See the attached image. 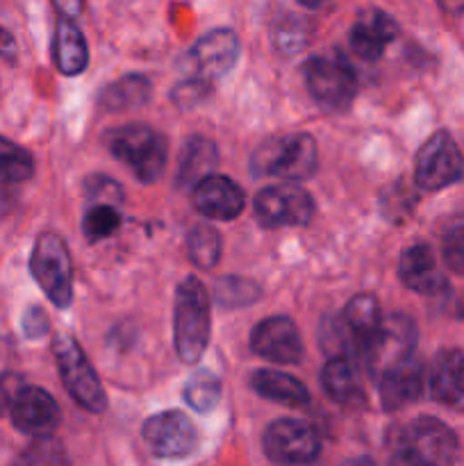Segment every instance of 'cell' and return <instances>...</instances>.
Returning <instances> with one entry per match:
<instances>
[{
    "label": "cell",
    "instance_id": "cell-1",
    "mask_svg": "<svg viewBox=\"0 0 464 466\" xmlns=\"http://www.w3.org/2000/svg\"><path fill=\"white\" fill-rule=\"evenodd\" d=\"M209 294L196 276L185 278L176 291L173 344L185 364H198L209 344Z\"/></svg>",
    "mask_w": 464,
    "mask_h": 466
},
{
    "label": "cell",
    "instance_id": "cell-2",
    "mask_svg": "<svg viewBox=\"0 0 464 466\" xmlns=\"http://www.w3.org/2000/svg\"><path fill=\"white\" fill-rule=\"evenodd\" d=\"M250 168L255 176L280 177V180L298 185L317 173V141L303 132L264 141L250 157Z\"/></svg>",
    "mask_w": 464,
    "mask_h": 466
},
{
    "label": "cell",
    "instance_id": "cell-3",
    "mask_svg": "<svg viewBox=\"0 0 464 466\" xmlns=\"http://www.w3.org/2000/svg\"><path fill=\"white\" fill-rule=\"evenodd\" d=\"M105 146L146 185L157 180L166 167V139L153 127L141 126V123H130V126L109 130L105 135Z\"/></svg>",
    "mask_w": 464,
    "mask_h": 466
},
{
    "label": "cell",
    "instance_id": "cell-4",
    "mask_svg": "<svg viewBox=\"0 0 464 466\" xmlns=\"http://www.w3.org/2000/svg\"><path fill=\"white\" fill-rule=\"evenodd\" d=\"M303 80L318 107L344 112L358 96V77L341 55H314L303 64Z\"/></svg>",
    "mask_w": 464,
    "mask_h": 466
},
{
    "label": "cell",
    "instance_id": "cell-5",
    "mask_svg": "<svg viewBox=\"0 0 464 466\" xmlns=\"http://www.w3.org/2000/svg\"><path fill=\"white\" fill-rule=\"evenodd\" d=\"M30 273L48 300L57 308L73 303V262L62 237L44 232L30 255Z\"/></svg>",
    "mask_w": 464,
    "mask_h": 466
},
{
    "label": "cell",
    "instance_id": "cell-6",
    "mask_svg": "<svg viewBox=\"0 0 464 466\" xmlns=\"http://www.w3.org/2000/svg\"><path fill=\"white\" fill-rule=\"evenodd\" d=\"M53 353L64 387L73 400L89 412H103L107 408V394L80 344L71 335H57L53 341Z\"/></svg>",
    "mask_w": 464,
    "mask_h": 466
},
{
    "label": "cell",
    "instance_id": "cell-7",
    "mask_svg": "<svg viewBox=\"0 0 464 466\" xmlns=\"http://www.w3.org/2000/svg\"><path fill=\"white\" fill-rule=\"evenodd\" d=\"M426 466H453L458 460V437L435 417H419L396 437V449Z\"/></svg>",
    "mask_w": 464,
    "mask_h": 466
},
{
    "label": "cell",
    "instance_id": "cell-8",
    "mask_svg": "<svg viewBox=\"0 0 464 466\" xmlns=\"http://www.w3.org/2000/svg\"><path fill=\"white\" fill-rule=\"evenodd\" d=\"M414 349H417V328L412 319L405 314H391L382 317L380 328L367 341L362 355L368 364V371L380 378L382 373L412 358Z\"/></svg>",
    "mask_w": 464,
    "mask_h": 466
},
{
    "label": "cell",
    "instance_id": "cell-9",
    "mask_svg": "<svg viewBox=\"0 0 464 466\" xmlns=\"http://www.w3.org/2000/svg\"><path fill=\"white\" fill-rule=\"evenodd\" d=\"M464 177V157L449 132L439 130L421 146L414 162V182L423 191H439Z\"/></svg>",
    "mask_w": 464,
    "mask_h": 466
},
{
    "label": "cell",
    "instance_id": "cell-10",
    "mask_svg": "<svg viewBox=\"0 0 464 466\" xmlns=\"http://www.w3.org/2000/svg\"><path fill=\"white\" fill-rule=\"evenodd\" d=\"M255 214L268 228L305 226L314 217V200L305 187L277 182L255 196Z\"/></svg>",
    "mask_w": 464,
    "mask_h": 466
},
{
    "label": "cell",
    "instance_id": "cell-11",
    "mask_svg": "<svg viewBox=\"0 0 464 466\" xmlns=\"http://www.w3.org/2000/svg\"><path fill=\"white\" fill-rule=\"evenodd\" d=\"M264 453L277 464H312L321 453V440L309 423L277 419L264 432Z\"/></svg>",
    "mask_w": 464,
    "mask_h": 466
},
{
    "label": "cell",
    "instance_id": "cell-12",
    "mask_svg": "<svg viewBox=\"0 0 464 466\" xmlns=\"http://www.w3.org/2000/svg\"><path fill=\"white\" fill-rule=\"evenodd\" d=\"M141 437L155 458L166 460L187 458L198 444V432L194 423L176 410L153 414L141 428Z\"/></svg>",
    "mask_w": 464,
    "mask_h": 466
},
{
    "label": "cell",
    "instance_id": "cell-13",
    "mask_svg": "<svg viewBox=\"0 0 464 466\" xmlns=\"http://www.w3.org/2000/svg\"><path fill=\"white\" fill-rule=\"evenodd\" d=\"M250 349L273 364H298L305 355L298 326L287 317H268L250 332Z\"/></svg>",
    "mask_w": 464,
    "mask_h": 466
},
{
    "label": "cell",
    "instance_id": "cell-14",
    "mask_svg": "<svg viewBox=\"0 0 464 466\" xmlns=\"http://www.w3.org/2000/svg\"><path fill=\"white\" fill-rule=\"evenodd\" d=\"M9 414L18 432L36 437V440L53 435V431L62 421V410L57 400L39 387H23L14 399Z\"/></svg>",
    "mask_w": 464,
    "mask_h": 466
},
{
    "label": "cell",
    "instance_id": "cell-15",
    "mask_svg": "<svg viewBox=\"0 0 464 466\" xmlns=\"http://www.w3.org/2000/svg\"><path fill=\"white\" fill-rule=\"evenodd\" d=\"M241 53L239 36L232 30H212L205 36H200L191 48L189 57L194 62L196 77L205 82L218 80L226 76L232 66L237 64Z\"/></svg>",
    "mask_w": 464,
    "mask_h": 466
},
{
    "label": "cell",
    "instance_id": "cell-16",
    "mask_svg": "<svg viewBox=\"0 0 464 466\" xmlns=\"http://www.w3.org/2000/svg\"><path fill=\"white\" fill-rule=\"evenodd\" d=\"M194 208L207 218L232 221L246 209V194L230 177L207 176L194 187Z\"/></svg>",
    "mask_w": 464,
    "mask_h": 466
},
{
    "label": "cell",
    "instance_id": "cell-17",
    "mask_svg": "<svg viewBox=\"0 0 464 466\" xmlns=\"http://www.w3.org/2000/svg\"><path fill=\"white\" fill-rule=\"evenodd\" d=\"M396 35H398V25L389 14L376 7L364 9L350 27V48L358 57L376 62L382 57L387 46L396 39Z\"/></svg>",
    "mask_w": 464,
    "mask_h": 466
},
{
    "label": "cell",
    "instance_id": "cell-18",
    "mask_svg": "<svg viewBox=\"0 0 464 466\" xmlns=\"http://www.w3.org/2000/svg\"><path fill=\"white\" fill-rule=\"evenodd\" d=\"M430 394L437 403L464 412V353L458 349L441 350L430 369Z\"/></svg>",
    "mask_w": 464,
    "mask_h": 466
},
{
    "label": "cell",
    "instance_id": "cell-19",
    "mask_svg": "<svg viewBox=\"0 0 464 466\" xmlns=\"http://www.w3.org/2000/svg\"><path fill=\"white\" fill-rule=\"evenodd\" d=\"M398 273L403 285L417 294L439 296L449 289V280L437 271L435 255L426 244H414L405 250L398 264Z\"/></svg>",
    "mask_w": 464,
    "mask_h": 466
},
{
    "label": "cell",
    "instance_id": "cell-20",
    "mask_svg": "<svg viewBox=\"0 0 464 466\" xmlns=\"http://www.w3.org/2000/svg\"><path fill=\"white\" fill-rule=\"evenodd\" d=\"M380 400L385 410H400L419 400L423 391V364L419 358H409L398 367L380 376Z\"/></svg>",
    "mask_w": 464,
    "mask_h": 466
},
{
    "label": "cell",
    "instance_id": "cell-21",
    "mask_svg": "<svg viewBox=\"0 0 464 466\" xmlns=\"http://www.w3.org/2000/svg\"><path fill=\"white\" fill-rule=\"evenodd\" d=\"M250 387L264 399L287 405V408H303L309 403V391L298 378L273 371V369H257L250 376Z\"/></svg>",
    "mask_w": 464,
    "mask_h": 466
},
{
    "label": "cell",
    "instance_id": "cell-22",
    "mask_svg": "<svg viewBox=\"0 0 464 466\" xmlns=\"http://www.w3.org/2000/svg\"><path fill=\"white\" fill-rule=\"evenodd\" d=\"M53 55L55 64L64 76H77L89 64V48H86L85 36H82L80 27L68 18L59 16L57 27H55Z\"/></svg>",
    "mask_w": 464,
    "mask_h": 466
},
{
    "label": "cell",
    "instance_id": "cell-23",
    "mask_svg": "<svg viewBox=\"0 0 464 466\" xmlns=\"http://www.w3.org/2000/svg\"><path fill=\"white\" fill-rule=\"evenodd\" d=\"M321 385L339 405H355L362 400V378L350 360H328L321 371Z\"/></svg>",
    "mask_w": 464,
    "mask_h": 466
},
{
    "label": "cell",
    "instance_id": "cell-24",
    "mask_svg": "<svg viewBox=\"0 0 464 466\" xmlns=\"http://www.w3.org/2000/svg\"><path fill=\"white\" fill-rule=\"evenodd\" d=\"M150 94H153V85H150L148 77L130 73V76L118 77L112 85L105 86L100 91L98 103L107 112H126V109L141 107V105L148 103Z\"/></svg>",
    "mask_w": 464,
    "mask_h": 466
},
{
    "label": "cell",
    "instance_id": "cell-25",
    "mask_svg": "<svg viewBox=\"0 0 464 466\" xmlns=\"http://www.w3.org/2000/svg\"><path fill=\"white\" fill-rule=\"evenodd\" d=\"M217 146L205 137H191L185 144L180 155V164H177V176L176 180L182 187H191L203 182L205 177L212 176V168L217 167Z\"/></svg>",
    "mask_w": 464,
    "mask_h": 466
},
{
    "label": "cell",
    "instance_id": "cell-26",
    "mask_svg": "<svg viewBox=\"0 0 464 466\" xmlns=\"http://www.w3.org/2000/svg\"><path fill=\"white\" fill-rule=\"evenodd\" d=\"M341 319H344L348 330L355 335V339L359 341V349L364 350L367 341L371 339L373 332L382 323L380 303H378V299L373 294H358L348 300Z\"/></svg>",
    "mask_w": 464,
    "mask_h": 466
},
{
    "label": "cell",
    "instance_id": "cell-27",
    "mask_svg": "<svg viewBox=\"0 0 464 466\" xmlns=\"http://www.w3.org/2000/svg\"><path fill=\"white\" fill-rule=\"evenodd\" d=\"M318 344L326 350L330 360H353L355 355H362L359 341L339 317H326L318 328Z\"/></svg>",
    "mask_w": 464,
    "mask_h": 466
},
{
    "label": "cell",
    "instance_id": "cell-28",
    "mask_svg": "<svg viewBox=\"0 0 464 466\" xmlns=\"http://www.w3.org/2000/svg\"><path fill=\"white\" fill-rule=\"evenodd\" d=\"M187 253L200 271H212L221 259V237L212 226H194L187 235Z\"/></svg>",
    "mask_w": 464,
    "mask_h": 466
},
{
    "label": "cell",
    "instance_id": "cell-29",
    "mask_svg": "<svg viewBox=\"0 0 464 466\" xmlns=\"http://www.w3.org/2000/svg\"><path fill=\"white\" fill-rule=\"evenodd\" d=\"M35 176V159L23 146L0 137V182L21 185Z\"/></svg>",
    "mask_w": 464,
    "mask_h": 466
},
{
    "label": "cell",
    "instance_id": "cell-30",
    "mask_svg": "<svg viewBox=\"0 0 464 466\" xmlns=\"http://www.w3.org/2000/svg\"><path fill=\"white\" fill-rule=\"evenodd\" d=\"M221 399V382L212 371H196L185 385V400L191 410L200 414H207L217 408Z\"/></svg>",
    "mask_w": 464,
    "mask_h": 466
},
{
    "label": "cell",
    "instance_id": "cell-31",
    "mask_svg": "<svg viewBox=\"0 0 464 466\" xmlns=\"http://www.w3.org/2000/svg\"><path fill=\"white\" fill-rule=\"evenodd\" d=\"M214 296H217V303L223 305V308H244V305L255 303L259 299V287L255 282L246 280V278L227 276L217 282Z\"/></svg>",
    "mask_w": 464,
    "mask_h": 466
},
{
    "label": "cell",
    "instance_id": "cell-32",
    "mask_svg": "<svg viewBox=\"0 0 464 466\" xmlns=\"http://www.w3.org/2000/svg\"><path fill=\"white\" fill-rule=\"evenodd\" d=\"M118 228H121V214L114 205H94L82 221V232L89 241L107 239Z\"/></svg>",
    "mask_w": 464,
    "mask_h": 466
},
{
    "label": "cell",
    "instance_id": "cell-33",
    "mask_svg": "<svg viewBox=\"0 0 464 466\" xmlns=\"http://www.w3.org/2000/svg\"><path fill=\"white\" fill-rule=\"evenodd\" d=\"M14 466H66V458L57 441L44 437V440H36Z\"/></svg>",
    "mask_w": 464,
    "mask_h": 466
},
{
    "label": "cell",
    "instance_id": "cell-34",
    "mask_svg": "<svg viewBox=\"0 0 464 466\" xmlns=\"http://www.w3.org/2000/svg\"><path fill=\"white\" fill-rule=\"evenodd\" d=\"M212 94V82H205L200 77H191V80L180 82V85L173 89L171 100L182 109H191L196 105L205 103Z\"/></svg>",
    "mask_w": 464,
    "mask_h": 466
},
{
    "label": "cell",
    "instance_id": "cell-35",
    "mask_svg": "<svg viewBox=\"0 0 464 466\" xmlns=\"http://www.w3.org/2000/svg\"><path fill=\"white\" fill-rule=\"evenodd\" d=\"M441 255L450 271L464 276V223H458L446 232L441 239Z\"/></svg>",
    "mask_w": 464,
    "mask_h": 466
},
{
    "label": "cell",
    "instance_id": "cell-36",
    "mask_svg": "<svg viewBox=\"0 0 464 466\" xmlns=\"http://www.w3.org/2000/svg\"><path fill=\"white\" fill-rule=\"evenodd\" d=\"M296 21H289L282 25V30L276 32V44L277 48L282 50V53H296V50L303 48V44L308 41V36H305V30L303 27H294Z\"/></svg>",
    "mask_w": 464,
    "mask_h": 466
},
{
    "label": "cell",
    "instance_id": "cell-37",
    "mask_svg": "<svg viewBox=\"0 0 464 466\" xmlns=\"http://www.w3.org/2000/svg\"><path fill=\"white\" fill-rule=\"evenodd\" d=\"M23 332L27 339H39L48 332V317L44 314L41 308H30L23 317Z\"/></svg>",
    "mask_w": 464,
    "mask_h": 466
},
{
    "label": "cell",
    "instance_id": "cell-38",
    "mask_svg": "<svg viewBox=\"0 0 464 466\" xmlns=\"http://www.w3.org/2000/svg\"><path fill=\"white\" fill-rule=\"evenodd\" d=\"M21 390L23 385L18 376H14V373H5V376H0V414H3L7 408H12L14 399H16Z\"/></svg>",
    "mask_w": 464,
    "mask_h": 466
},
{
    "label": "cell",
    "instance_id": "cell-39",
    "mask_svg": "<svg viewBox=\"0 0 464 466\" xmlns=\"http://www.w3.org/2000/svg\"><path fill=\"white\" fill-rule=\"evenodd\" d=\"M14 53H16V41H14V36L9 35L3 25H0V55H3V57H14Z\"/></svg>",
    "mask_w": 464,
    "mask_h": 466
},
{
    "label": "cell",
    "instance_id": "cell-40",
    "mask_svg": "<svg viewBox=\"0 0 464 466\" xmlns=\"http://www.w3.org/2000/svg\"><path fill=\"white\" fill-rule=\"evenodd\" d=\"M391 466H426L421 462H417L414 458H409V455L400 453V451H394V455H391Z\"/></svg>",
    "mask_w": 464,
    "mask_h": 466
},
{
    "label": "cell",
    "instance_id": "cell-41",
    "mask_svg": "<svg viewBox=\"0 0 464 466\" xmlns=\"http://www.w3.org/2000/svg\"><path fill=\"white\" fill-rule=\"evenodd\" d=\"M341 466H376L371 458H353L348 460V462H344Z\"/></svg>",
    "mask_w": 464,
    "mask_h": 466
},
{
    "label": "cell",
    "instance_id": "cell-42",
    "mask_svg": "<svg viewBox=\"0 0 464 466\" xmlns=\"http://www.w3.org/2000/svg\"><path fill=\"white\" fill-rule=\"evenodd\" d=\"M455 309H458V317L464 319V294L458 299V305H455Z\"/></svg>",
    "mask_w": 464,
    "mask_h": 466
}]
</instances>
